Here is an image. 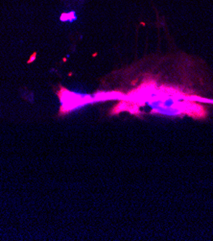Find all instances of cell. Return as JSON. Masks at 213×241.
<instances>
[{"label":"cell","mask_w":213,"mask_h":241,"mask_svg":"<svg viewBox=\"0 0 213 241\" xmlns=\"http://www.w3.org/2000/svg\"><path fill=\"white\" fill-rule=\"evenodd\" d=\"M136 95L147 101L152 112L166 115H189L194 118L207 117V111L200 104L188 99L186 95L171 87H156L155 84L145 85L136 90Z\"/></svg>","instance_id":"obj_1"}]
</instances>
